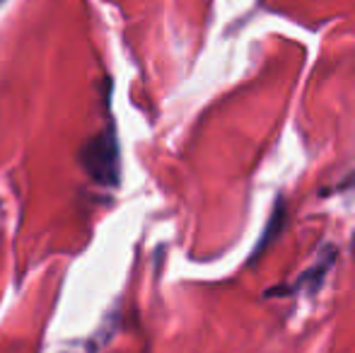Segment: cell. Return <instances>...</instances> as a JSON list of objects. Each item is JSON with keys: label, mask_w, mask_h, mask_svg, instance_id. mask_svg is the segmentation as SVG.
I'll return each mask as SVG.
<instances>
[{"label": "cell", "mask_w": 355, "mask_h": 353, "mask_svg": "<svg viewBox=\"0 0 355 353\" xmlns=\"http://www.w3.org/2000/svg\"><path fill=\"white\" fill-rule=\"evenodd\" d=\"M334 259H336V255H334V247H329L327 255H324V259L319 257V261L314 266H309L307 271L302 273V276L297 278V281L293 283L290 288H285V293L281 295H297V293L307 291V293H317L319 288H322L324 278H327L329 268L334 266Z\"/></svg>", "instance_id": "1"}]
</instances>
